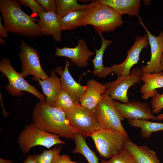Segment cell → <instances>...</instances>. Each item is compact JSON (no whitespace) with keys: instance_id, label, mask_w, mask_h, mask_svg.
<instances>
[{"instance_id":"obj_1","label":"cell","mask_w":163,"mask_h":163,"mask_svg":"<svg viewBox=\"0 0 163 163\" xmlns=\"http://www.w3.org/2000/svg\"><path fill=\"white\" fill-rule=\"evenodd\" d=\"M33 123L43 130L66 139H74V133L71 129L66 113L57 107L40 101L32 113Z\"/></svg>"},{"instance_id":"obj_3","label":"cell","mask_w":163,"mask_h":163,"mask_svg":"<svg viewBox=\"0 0 163 163\" xmlns=\"http://www.w3.org/2000/svg\"><path fill=\"white\" fill-rule=\"evenodd\" d=\"M123 23L121 15L109 6L98 2L90 9L82 26L91 25L97 33H102L113 31Z\"/></svg>"},{"instance_id":"obj_33","label":"cell","mask_w":163,"mask_h":163,"mask_svg":"<svg viewBox=\"0 0 163 163\" xmlns=\"http://www.w3.org/2000/svg\"><path fill=\"white\" fill-rule=\"evenodd\" d=\"M71 161L69 156L63 155H60L55 163H71Z\"/></svg>"},{"instance_id":"obj_16","label":"cell","mask_w":163,"mask_h":163,"mask_svg":"<svg viewBox=\"0 0 163 163\" xmlns=\"http://www.w3.org/2000/svg\"><path fill=\"white\" fill-rule=\"evenodd\" d=\"M70 65V62L66 59L64 69L62 67L58 66L54 70L60 76L62 87L68 93L75 104H79L86 87L77 82L73 78L69 70Z\"/></svg>"},{"instance_id":"obj_10","label":"cell","mask_w":163,"mask_h":163,"mask_svg":"<svg viewBox=\"0 0 163 163\" xmlns=\"http://www.w3.org/2000/svg\"><path fill=\"white\" fill-rule=\"evenodd\" d=\"M20 48L18 56L21 64V75L25 78L33 75L42 80L47 78L48 76L41 66L37 51L24 41H21Z\"/></svg>"},{"instance_id":"obj_35","label":"cell","mask_w":163,"mask_h":163,"mask_svg":"<svg viewBox=\"0 0 163 163\" xmlns=\"http://www.w3.org/2000/svg\"><path fill=\"white\" fill-rule=\"evenodd\" d=\"M24 163H36V155L27 156L24 161Z\"/></svg>"},{"instance_id":"obj_40","label":"cell","mask_w":163,"mask_h":163,"mask_svg":"<svg viewBox=\"0 0 163 163\" xmlns=\"http://www.w3.org/2000/svg\"><path fill=\"white\" fill-rule=\"evenodd\" d=\"M71 163H79L72 161Z\"/></svg>"},{"instance_id":"obj_36","label":"cell","mask_w":163,"mask_h":163,"mask_svg":"<svg viewBox=\"0 0 163 163\" xmlns=\"http://www.w3.org/2000/svg\"><path fill=\"white\" fill-rule=\"evenodd\" d=\"M0 163H14L11 161L5 160L2 158L0 159Z\"/></svg>"},{"instance_id":"obj_37","label":"cell","mask_w":163,"mask_h":163,"mask_svg":"<svg viewBox=\"0 0 163 163\" xmlns=\"http://www.w3.org/2000/svg\"><path fill=\"white\" fill-rule=\"evenodd\" d=\"M157 121L163 120V113L159 114L156 116Z\"/></svg>"},{"instance_id":"obj_38","label":"cell","mask_w":163,"mask_h":163,"mask_svg":"<svg viewBox=\"0 0 163 163\" xmlns=\"http://www.w3.org/2000/svg\"><path fill=\"white\" fill-rule=\"evenodd\" d=\"M161 68L162 72L163 71V53L161 56L160 61Z\"/></svg>"},{"instance_id":"obj_25","label":"cell","mask_w":163,"mask_h":163,"mask_svg":"<svg viewBox=\"0 0 163 163\" xmlns=\"http://www.w3.org/2000/svg\"><path fill=\"white\" fill-rule=\"evenodd\" d=\"M129 124L141 129V135L144 138H149L152 133L163 130V123L151 122L146 120H128Z\"/></svg>"},{"instance_id":"obj_18","label":"cell","mask_w":163,"mask_h":163,"mask_svg":"<svg viewBox=\"0 0 163 163\" xmlns=\"http://www.w3.org/2000/svg\"><path fill=\"white\" fill-rule=\"evenodd\" d=\"M33 80L37 81L41 86L43 94L46 96V102L49 105L54 107L58 95L62 88L60 78L53 70L51 75L44 79L34 77Z\"/></svg>"},{"instance_id":"obj_29","label":"cell","mask_w":163,"mask_h":163,"mask_svg":"<svg viewBox=\"0 0 163 163\" xmlns=\"http://www.w3.org/2000/svg\"><path fill=\"white\" fill-rule=\"evenodd\" d=\"M100 163H136L134 158L124 147L108 161L102 160Z\"/></svg>"},{"instance_id":"obj_23","label":"cell","mask_w":163,"mask_h":163,"mask_svg":"<svg viewBox=\"0 0 163 163\" xmlns=\"http://www.w3.org/2000/svg\"><path fill=\"white\" fill-rule=\"evenodd\" d=\"M90 8L72 11L62 18V31L71 30L82 26L83 22L88 15Z\"/></svg>"},{"instance_id":"obj_34","label":"cell","mask_w":163,"mask_h":163,"mask_svg":"<svg viewBox=\"0 0 163 163\" xmlns=\"http://www.w3.org/2000/svg\"><path fill=\"white\" fill-rule=\"evenodd\" d=\"M1 18H0V36L2 38H7L8 36V30L1 23Z\"/></svg>"},{"instance_id":"obj_21","label":"cell","mask_w":163,"mask_h":163,"mask_svg":"<svg viewBox=\"0 0 163 163\" xmlns=\"http://www.w3.org/2000/svg\"><path fill=\"white\" fill-rule=\"evenodd\" d=\"M101 4L106 5L122 15L128 14L130 16H138L141 5L140 0H98Z\"/></svg>"},{"instance_id":"obj_31","label":"cell","mask_w":163,"mask_h":163,"mask_svg":"<svg viewBox=\"0 0 163 163\" xmlns=\"http://www.w3.org/2000/svg\"><path fill=\"white\" fill-rule=\"evenodd\" d=\"M151 107L153 113H157L163 108V93H158L154 96L151 101Z\"/></svg>"},{"instance_id":"obj_9","label":"cell","mask_w":163,"mask_h":163,"mask_svg":"<svg viewBox=\"0 0 163 163\" xmlns=\"http://www.w3.org/2000/svg\"><path fill=\"white\" fill-rule=\"evenodd\" d=\"M142 75L141 68L133 69L129 74L117 77L115 80L104 84L106 90L105 92L113 99L118 100L123 103L129 101L127 93L129 88L140 82Z\"/></svg>"},{"instance_id":"obj_13","label":"cell","mask_w":163,"mask_h":163,"mask_svg":"<svg viewBox=\"0 0 163 163\" xmlns=\"http://www.w3.org/2000/svg\"><path fill=\"white\" fill-rule=\"evenodd\" d=\"M115 107L121 115L128 120H157L151 106L147 102L133 101L126 103L114 101Z\"/></svg>"},{"instance_id":"obj_12","label":"cell","mask_w":163,"mask_h":163,"mask_svg":"<svg viewBox=\"0 0 163 163\" xmlns=\"http://www.w3.org/2000/svg\"><path fill=\"white\" fill-rule=\"evenodd\" d=\"M138 17L139 23L146 31L151 51L149 61L146 66L142 67V74L161 72H162L161 68L160 61L163 53V31H161L158 36L153 35L146 27L141 18L139 16Z\"/></svg>"},{"instance_id":"obj_20","label":"cell","mask_w":163,"mask_h":163,"mask_svg":"<svg viewBox=\"0 0 163 163\" xmlns=\"http://www.w3.org/2000/svg\"><path fill=\"white\" fill-rule=\"evenodd\" d=\"M141 80L143 82L140 90L144 100L153 97L158 92L156 89L163 88V73H148L142 74Z\"/></svg>"},{"instance_id":"obj_22","label":"cell","mask_w":163,"mask_h":163,"mask_svg":"<svg viewBox=\"0 0 163 163\" xmlns=\"http://www.w3.org/2000/svg\"><path fill=\"white\" fill-rule=\"evenodd\" d=\"M100 36L101 40V46L99 49H95L96 55L91 61L94 67L93 74L99 78H105L112 72L110 67L104 66L103 63L104 52L108 46L113 43L111 40L105 39L102 33H97Z\"/></svg>"},{"instance_id":"obj_14","label":"cell","mask_w":163,"mask_h":163,"mask_svg":"<svg viewBox=\"0 0 163 163\" xmlns=\"http://www.w3.org/2000/svg\"><path fill=\"white\" fill-rule=\"evenodd\" d=\"M94 54L88 49L85 40L81 39L78 40L77 46L74 47H56L55 55L68 58L78 67L82 68L88 66V60Z\"/></svg>"},{"instance_id":"obj_27","label":"cell","mask_w":163,"mask_h":163,"mask_svg":"<svg viewBox=\"0 0 163 163\" xmlns=\"http://www.w3.org/2000/svg\"><path fill=\"white\" fill-rule=\"evenodd\" d=\"M75 104L68 93L62 87L53 107L59 108L66 113L71 110Z\"/></svg>"},{"instance_id":"obj_32","label":"cell","mask_w":163,"mask_h":163,"mask_svg":"<svg viewBox=\"0 0 163 163\" xmlns=\"http://www.w3.org/2000/svg\"><path fill=\"white\" fill-rule=\"evenodd\" d=\"M36 1L46 12L53 11L56 13V0H36Z\"/></svg>"},{"instance_id":"obj_2","label":"cell","mask_w":163,"mask_h":163,"mask_svg":"<svg viewBox=\"0 0 163 163\" xmlns=\"http://www.w3.org/2000/svg\"><path fill=\"white\" fill-rule=\"evenodd\" d=\"M14 0H1L0 11L8 31L26 37L40 36L36 20L24 12Z\"/></svg>"},{"instance_id":"obj_28","label":"cell","mask_w":163,"mask_h":163,"mask_svg":"<svg viewBox=\"0 0 163 163\" xmlns=\"http://www.w3.org/2000/svg\"><path fill=\"white\" fill-rule=\"evenodd\" d=\"M62 148L55 147L53 149L43 150L42 153L36 155V163H55L58 157Z\"/></svg>"},{"instance_id":"obj_15","label":"cell","mask_w":163,"mask_h":163,"mask_svg":"<svg viewBox=\"0 0 163 163\" xmlns=\"http://www.w3.org/2000/svg\"><path fill=\"white\" fill-rule=\"evenodd\" d=\"M40 19L37 23L40 33L44 35H50L54 40H61V18L56 13L43 11L38 14Z\"/></svg>"},{"instance_id":"obj_30","label":"cell","mask_w":163,"mask_h":163,"mask_svg":"<svg viewBox=\"0 0 163 163\" xmlns=\"http://www.w3.org/2000/svg\"><path fill=\"white\" fill-rule=\"evenodd\" d=\"M18 2L25 6L29 7L34 14H39L41 13L46 11L44 8L39 4L36 0H18Z\"/></svg>"},{"instance_id":"obj_39","label":"cell","mask_w":163,"mask_h":163,"mask_svg":"<svg viewBox=\"0 0 163 163\" xmlns=\"http://www.w3.org/2000/svg\"><path fill=\"white\" fill-rule=\"evenodd\" d=\"M0 43L2 45H3L5 43V41L1 37H0Z\"/></svg>"},{"instance_id":"obj_24","label":"cell","mask_w":163,"mask_h":163,"mask_svg":"<svg viewBox=\"0 0 163 163\" xmlns=\"http://www.w3.org/2000/svg\"><path fill=\"white\" fill-rule=\"evenodd\" d=\"M77 1L76 0H56V13L62 18L72 11L90 8L98 3L97 0H96L88 4L80 5L78 3Z\"/></svg>"},{"instance_id":"obj_5","label":"cell","mask_w":163,"mask_h":163,"mask_svg":"<svg viewBox=\"0 0 163 163\" xmlns=\"http://www.w3.org/2000/svg\"><path fill=\"white\" fill-rule=\"evenodd\" d=\"M60 136L46 132L33 123L26 126L21 133L18 143L22 152L26 153L31 148L37 145L49 149L56 145L66 144L61 140Z\"/></svg>"},{"instance_id":"obj_8","label":"cell","mask_w":163,"mask_h":163,"mask_svg":"<svg viewBox=\"0 0 163 163\" xmlns=\"http://www.w3.org/2000/svg\"><path fill=\"white\" fill-rule=\"evenodd\" d=\"M0 70L8 80V84L6 86V89L11 94L20 96L23 94V91H26L36 96L40 101H45L44 95L39 92L34 86L27 82L21 73L14 70L8 59L3 58L1 59Z\"/></svg>"},{"instance_id":"obj_17","label":"cell","mask_w":163,"mask_h":163,"mask_svg":"<svg viewBox=\"0 0 163 163\" xmlns=\"http://www.w3.org/2000/svg\"><path fill=\"white\" fill-rule=\"evenodd\" d=\"M85 87V91L81 98L80 104L93 110L101 101L102 94L106 91V86L104 84L91 79L88 81Z\"/></svg>"},{"instance_id":"obj_19","label":"cell","mask_w":163,"mask_h":163,"mask_svg":"<svg viewBox=\"0 0 163 163\" xmlns=\"http://www.w3.org/2000/svg\"><path fill=\"white\" fill-rule=\"evenodd\" d=\"M124 147L136 163H160L155 152L146 145H136L128 138L125 142Z\"/></svg>"},{"instance_id":"obj_6","label":"cell","mask_w":163,"mask_h":163,"mask_svg":"<svg viewBox=\"0 0 163 163\" xmlns=\"http://www.w3.org/2000/svg\"><path fill=\"white\" fill-rule=\"evenodd\" d=\"M67 118L73 132L84 137L91 136L100 129L93 110L76 104L70 111L66 113Z\"/></svg>"},{"instance_id":"obj_26","label":"cell","mask_w":163,"mask_h":163,"mask_svg":"<svg viewBox=\"0 0 163 163\" xmlns=\"http://www.w3.org/2000/svg\"><path fill=\"white\" fill-rule=\"evenodd\" d=\"M73 139L75 144L73 153L82 154L88 163H99L98 157L88 146L84 137L79 134L75 133Z\"/></svg>"},{"instance_id":"obj_7","label":"cell","mask_w":163,"mask_h":163,"mask_svg":"<svg viewBox=\"0 0 163 163\" xmlns=\"http://www.w3.org/2000/svg\"><path fill=\"white\" fill-rule=\"evenodd\" d=\"M99 155L110 159L124 147L128 139L122 133L110 129H100L91 136Z\"/></svg>"},{"instance_id":"obj_11","label":"cell","mask_w":163,"mask_h":163,"mask_svg":"<svg viewBox=\"0 0 163 163\" xmlns=\"http://www.w3.org/2000/svg\"><path fill=\"white\" fill-rule=\"evenodd\" d=\"M149 45L146 33L142 36H137L133 45L127 50V56L125 60L120 64H114L110 66L112 72L117 76L129 74L132 68L138 63L141 51Z\"/></svg>"},{"instance_id":"obj_4","label":"cell","mask_w":163,"mask_h":163,"mask_svg":"<svg viewBox=\"0 0 163 163\" xmlns=\"http://www.w3.org/2000/svg\"><path fill=\"white\" fill-rule=\"evenodd\" d=\"M93 110L100 129H111L128 137L121 123L124 118L115 107L113 99L107 93L102 94L101 101Z\"/></svg>"}]
</instances>
